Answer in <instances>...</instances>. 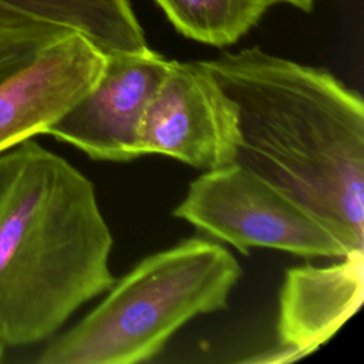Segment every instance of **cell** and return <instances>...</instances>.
Listing matches in <instances>:
<instances>
[{
    "label": "cell",
    "instance_id": "obj_1",
    "mask_svg": "<svg viewBox=\"0 0 364 364\" xmlns=\"http://www.w3.org/2000/svg\"><path fill=\"white\" fill-rule=\"evenodd\" d=\"M202 64L237 111L239 164L364 250V102L323 68L259 47Z\"/></svg>",
    "mask_w": 364,
    "mask_h": 364
},
{
    "label": "cell",
    "instance_id": "obj_2",
    "mask_svg": "<svg viewBox=\"0 0 364 364\" xmlns=\"http://www.w3.org/2000/svg\"><path fill=\"white\" fill-rule=\"evenodd\" d=\"M92 182L34 138L0 152V344L50 338L115 282Z\"/></svg>",
    "mask_w": 364,
    "mask_h": 364
},
{
    "label": "cell",
    "instance_id": "obj_3",
    "mask_svg": "<svg viewBox=\"0 0 364 364\" xmlns=\"http://www.w3.org/2000/svg\"><path fill=\"white\" fill-rule=\"evenodd\" d=\"M242 269L223 246L191 237L142 259L104 300L51 340L38 364H135L196 316L223 310Z\"/></svg>",
    "mask_w": 364,
    "mask_h": 364
},
{
    "label": "cell",
    "instance_id": "obj_4",
    "mask_svg": "<svg viewBox=\"0 0 364 364\" xmlns=\"http://www.w3.org/2000/svg\"><path fill=\"white\" fill-rule=\"evenodd\" d=\"M173 216L228 242L242 255L250 247L323 257H343L351 252L301 202L235 162L205 171L191 182Z\"/></svg>",
    "mask_w": 364,
    "mask_h": 364
},
{
    "label": "cell",
    "instance_id": "obj_5",
    "mask_svg": "<svg viewBox=\"0 0 364 364\" xmlns=\"http://www.w3.org/2000/svg\"><path fill=\"white\" fill-rule=\"evenodd\" d=\"M237 141L236 105L202 61L171 60L139 125V155L212 171L235 162Z\"/></svg>",
    "mask_w": 364,
    "mask_h": 364
},
{
    "label": "cell",
    "instance_id": "obj_6",
    "mask_svg": "<svg viewBox=\"0 0 364 364\" xmlns=\"http://www.w3.org/2000/svg\"><path fill=\"white\" fill-rule=\"evenodd\" d=\"M169 61L149 47L107 54L95 85L44 134L97 161L128 162L141 156L139 125Z\"/></svg>",
    "mask_w": 364,
    "mask_h": 364
},
{
    "label": "cell",
    "instance_id": "obj_7",
    "mask_svg": "<svg viewBox=\"0 0 364 364\" xmlns=\"http://www.w3.org/2000/svg\"><path fill=\"white\" fill-rule=\"evenodd\" d=\"M107 54L80 33L44 44L0 81V152L36 135L73 108L98 81Z\"/></svg>",
    "mask_w": 364,
    "mask_h": 364
},
{
    "label": "cell",
    "instance_id": "obj_8",
    "mask_svg": "<svg viewBox=\"0 0 364 364\" xmlns=\"http://www.w3.org/2000/svg\"><path fill=\"white\" fill-rule=\"evenodd\" d=\"M343 262L291 267L279 297L277 337L291 361L316 351L353 317L363 303L364 250Z\"/></svg>",
    "mask_w": 364,
    "mask_h": 364
},
{
    "label": "cell",
    "instance_id": "obj_9",
    "mask_svg": "<svg viewBox=\"0 0 364 364\" xmlns=\"http://www.w3.org/2000/svg\"><path fill=\"white\" fill-rule=\"evenodd\" d=\"M36 27L80 33L105 54L148 46L129 0H0V30Z\"/></svg>",
    "mask_w": 364,
    "mask_h": 364
},
{
    "label": "cell",
    "instance_id": "obj_10",
    "mask_svg": "<svg viewBox=\"0 0 364 364\" xmlns=\"http://www.w3.org/2000/svg\"><path fill=\"white\" fill-rule=\"evenodd\" d=\"M185 37L225 47L245 36L274 4L294 0H155Z\"/></svg>",
    "mask_w": 364,
    "mask_h": 364
},
{
    "label": "cell",
    "instance_id": "obj_11",
    "mask_svg": "<svg viewBox=\"0 0 364 364\" xmlns=\"http://www.w3.org/2000/svg\"><path fill=\"white\" fill-rule=\"evenodd\" d=\"M53 28L0 30V81L30 63L48 41L64 36Z\"/></svg>",
    "mask_w": 364,
    "mask_h": 364
},
{
    "label": "cell",
    "instance_id": "obj_12",
    "mask_svg": "<svg viewBox=\"0 0 364 364\" xmlns=\"http://www.w3.org/2000/svg\"><path fill=\"white\" fill-rule=\"evenodd\" d=\"M313 3H314V0H294V7L301 9L304 11H309L311 9Z\"/></svg>",
    "mask_w": 364,
    "mask_h": 364
},
{
    "label": "cell",
    "instance_id": "obj_13",
    "mask_svg": "<svg viewBox=\"0 0 364 364\" xmlns=\"http://www.w3.org/2000/svg\"><path fill=\"white\" fill-rule=\"evenodd\" d=\"M3 353H4V347L0 344V361H1V358H3Z\"/></svg>",
    "mask_w": 364,
    "mask_h": 364
}]
</instances>
